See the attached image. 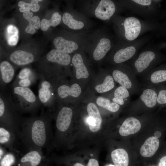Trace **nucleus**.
I'll list each match as a JSON object with an SVG mask.
<instances>
[{
    "label": "nucleus",
    "instance_id": "16",
    "mask_svg": "<svg viewBox=\"0 0 166 166\" xmlns=\"http://www.w3.org/2000/svg\"><path fill=\"white\" fill-rule=\"evenodd\" d=\"M88 114L87 122L90 130L94 132L100 129L102 121L100 112L97 106L93 103H90L87 106Z\"/></svg>",
    "mask_w": 166,
    "mask_h": 166
},
{
    "label": "nucleus",
    "instance_id": "2",
    "mask_svg": "<svg viewBox=\"0 0 166 166\" xmlns=\"http://www.w3.org/2000/svg\"><path fill=\"white\" fill-rule=\"evenodd\" d=\"M166 131V121L156 114L131 142L137 154L138 163L145 166L155 161L163 145Z\"/></svg>",
    "mask_w": 166,
    "mask_h": 166
},
{
    "label": "nucleus",
    "instance_id": "30",
    "mask_svg": "<svg viewBox=\"0 0 166 166\" xmlns=\"http://www.w3.org/2000/svg\"><path fill=\"white\" fill-rule=\"evenodd\" d=\"M114 80L112 76L107 75L105 77L102 84L97 85L95 87L96 90L100 93L110 91L115 87Z\"/></svg>",
    "mask_w": 166,
    "mask_h": 166
},
{
    "label": "nucleus",
    "instance_id": "12",
    "mask_svg": "<svg viewBox=\"0 0 166 166\" xmlns=\"http://www.w3.org/2000/svg\"><path fill=\"white\" fill-rule=\"evenodd\" d=\"M40 82L38 86V97L41 104L51 112L52 109V92L51 82L42 75H39Z\"/></svg>",
    "mask_w": 166,
    "mask_h": 166
},
{
    "label": "nucleus",
    "instance_id": "27",
    "mask_svg": "<svg viewBox=\"0 0 166 166\" xmlns=\"http://www.w3.org/2000/svg\"><path fill=\"white\" fill-rule=\"evenodd\" d=\"M18 152L8 151L0 159V166H13L16 164L19 157Z\"/></svg>",
    "mask_w": 166,
    "mask_h": 166
},
{
    "label": "nucleus",
    "instance_id": "39",
    "mask_svg": "<svg viewBox=\"0 0 166 166\" xmlns=\"http://www.w3.org/2000/svg\"><path fill=\"white\" fill-rule=\"evenodd\" d=\"M25 31L27 33L33 34L36 32V30L30 24H29L25 29Z\"/></svg>",
    "mask_w": 166,
    "mask_h": 166
},
{
    "label": "nucleus",
    "instance_id": "38",
    "mask_svg": "<svg viewBox=\"0 0 166 166\" xmlns=\"http://www.w3.org/2000/svg\"><path fill=\"white\" fill-rule=\"evenodd\" d=\"M39 1L42 0H31L30 3L29 8L32 11L36 12L38 11L40 9V6L38 4Z\"/></svg>",
    "mask_w": 166,
    "mask_h": 166
},
{
    "label": "nucleus",
    "instance_id": "28",
    "mask_svg": "<svg viewBox=\"0 0 166 166\" xmlns=\"http://www.w3.org/2000/svg\"><path fill=\"white\" fill-rule=\"evenodd\" d=\"M61 16L58 12H56L52 14L50 20L43 19L41 21L40 27L41 30L43 31H45L50 26H56L61 22Z\"/></svg>",
    "mask_w": 166,
    "mask_h": 166
},
{
    "label": "nucleus",
    "instance_id": "21",
    "mask_svg": "<svg viewBox=\"0 0 166 166\" xmlns=\"http://www.w3.org/2000/svg\"><path fill=\"white\" fill-rule=\"evenodd\" d=\"M46 58L49 62L57 63L63 65H69L71 61L69 55L57 49L50 50L47 54Z\"/></svg>",
    "mask_w": 166,
    "mask_h": 166
},
{
    "label": "nucleus",
    "instance_id": "9",
    "mask_svg": "<svg viewBox=\"0 0 166 166\" xmlns=\"http://www.w3.org/2000/svg\"><path fill=\"white\" fill-rule=\"evenodd\" d=\"M150 39V36L147 35L132 41H123L121 46L114 53L113 58V61L120 64L130 60Z\"/></svg>",
    "mask_w": 166,
    "mask_h": 166
},
{
    "label": "nucleus",
    "instance_id": "35",
    "mask_svg": "<svg viewBox=\"0 0 166 166\" xmlns=\"http://www.w3.org/2000/svg\"><path fill=\"white\" fill-rule=\"evenodd\" d=\"M96 102L99 106L106 109L111 102L109 99L101 97L97 99Z\"/></svg>",
    "mask_w": 166,
    "mask_h": 166
},
{
    "label": "nucleus",
    "instance_id": "10",
    "mask_svg": "<svg viewBox=\"0 0 166 166\" xmlns=\"http://www.w3.org/2000/svg\"><path fill=\"white\" fill-rule=\"evenodd\" d=\"M157 1L127 0L123 1V6L131 12L154 22L156 12Z\"/></svg>",
    "mask_w": 166,
    "mask_h": 166
},
{
    "label": "nucleus",
    "instance_id": "5",
    "mask_svg": "<svg viewBox=\"0 0 166 166\" xmlns=\"http://www.w3.org/2000/svg\"><path fill=\"white\" fill-rule=\"evenodd\" d=\"M158 59V52L151 45L143 49L126 63L137 76L142 77L155 67Z\"/></svg>",
    "mask_w": 166,
    "mask_h": 166
},
{
    "label": "nucleus",
    "instance_id": "46",
    "mask_svg": "<svg viewBox=\"0 0 166 166\" xmlns=\"http://www.w3.org/2000/svg\"><path fill=\"white\" fill-rule=\"evenodd\" d=\"M105 166H115L114 165V164H107Z\"/></svg>",
    "mask_w": 166,
    "mask_h": 166
},
{
    "label": "nucleus",
    "instance_id": "18",
    "mask_svg": "<svg viewBox=\"0 0 166 166\" xmlns=\"http://www.w3.org/2000/svg\"><path fill=\"white\" fill-rule=\"evenodd\" d=\"M11 61L16 65H24L32 62L34 60L33 54L24 50H16L10 56Z\"/></svg>",
    "mask_w": 166,
    "mask_h": 166
},
{
    "label": "nucleus",
    "instance_id": "25",
    "mask_svg": "<svg viewBox=\"0 0 166 166\" xmlns=\"http://www.w3.org/2000/svg\"><path fill=\"white\" fill-rule=\"evenodd\" d=\"M111 48V42L108 38L101 39L93 51L94 59L98 61L103 58Z\"/></svg>",
    "mask_w": 166,
    "mask_h": 166
},
{
    "label": "nucleus",
    "instance_id": "7",
    "mask_svg": "<svg viewBox=\"0 0 166 166\" xmlns=\"http://www.w3.org/2000/svg\"><path fill=\"white\" fill-rule=\"evenodd\" d=\"M11 94L20 113H34L42 105L38 97L29 88L12 85Z\"/></svg>",
    "mask_w": 166,
    "mask_h": 166
},
{
    "label": "nucleus",
    "instance_id": "32",
    "mask_svg": "<svg viewBox=\"0 0 166 166\" xmlns=\"http://www.w3.org/2000/svg\"><path fill=\"white\" fill-rule=\"evenodd\" d=\"M157 93V101L158 105H166V87L154 86Z\"/></svg>",
    "mask_w": 166,
    "mask_h": 166
},
{
    "label": "nucleus",
    "instance_id": "22",
    "mask_svg": "<svg viewBox=\"0 0 166 166\" xmlns=\"http://www.w3.org/2000/svg\"><path fill=\"white\" fill-rule=\"evenodd\" d=\"M53 43L56 49L68 54L77 50L78 47L76 42L66 40L61 37L56 38L53 40Z\"/></svg>",
    "mask_w": 166,
    "mask_h": 166
},
{
    "label": "nucleus",
    "instance_id": "23",
    "mask_svg": "<svg viewBox=\"0 0 166 166\" xmlns=\"http://www.w3.org/2000/svg\"><path fill=\"white\" fill-rule=\"evenodd\" d=\"M57 90L59 96L62 99L69 96L77 97L81 92V87L77 83L73 84L70 87L65 85H61L58 88Z\"/></svg>",
    "mask_w": 166,
    "mask_h": 166
},
{
    "label": "nucleus",
    "instance_id": "36",
    "mask_svg": "<svg viewBox=\"0 0 166 166\" xmlns=\"http://www.w3.org/2000/svg\"><path fill=\"white\" fill-rule=\"evenodd\" d=\"M28 21L29 24H30L35 29L38 30L40 27L41 24L40 20L39 17L37 16H33Z\"/></svg>",
    "mask_w": 166,
    "mask_h": 166
},
{
    "label": "nucleus",
    "instance_id": "17",
    "mask_svg": "<svg viewBox=\"0 0 166 166\" xmlns=\"http://www.w3.org/2000/svg\"><path fill=\"white\" fill-rule=\"evenodd\" d=\"M115 11V5L112 1L102 0L96 9L95 14L98 18L106 20L113 16Z\"/></svg>",
    "mask_w": 166,
    "mask_h": 166
},
{
    "label": "nucleus",
    "instance_id": "11",
    "mask_svg": "<svg viewBox=\"0 0 166 166\" xmlns=\"http://www.w3.org/2000/svg\"><path fill=\"white\" fill-rule=\"evenodd\" d=\"M110 157L115 166H136L138 164L137 156L130 140H127L125 146L113 150Z\"/></svg>",
    "mask_w": 166,
    "mask_h": 166
},
{
    "label": "nucleus",
    "instance_id": "1",
    "mask_svg": "<svg viewBox=\"0 0 166 166\" xmlns=\"http://www.w3.org/2000/svg\"><path fill=\"white\" fill-rule=\"evenodd\" d=\"M52 118L51 112L48 110H42L39 116L23 117L19 137L24 153L36 149L48 151L52 143Z\"/></svg>",
    "mask_w": 166,
    "mask_h": 166
},
{
    "label": "nucleus",
    "instance_id": "33",
    "mask_svg": "<svg viewBox=\"0 0 166 166\" xmlns=\"http://www.w3.org/2000/svg\"><path fill=\"white\" fill-rule=\"evenodd\" d=\"M155 162L157 166H166V151L161 149Z\"/></svg>",
    "mask_w": 166,
    "mask_h": 166
},
{
    "label": "nucleus",
    "instance_id": "6",
    "mask_svg": "<svg viewBox=\"0 0 166 166\" xmlns=\"http://www.w3.org/2000/svg\"><path fill=\"white\" fill-rule=\"evenodd\" d=\"M120 25L123 41L128 42L134 41L143 34L152 31L156 26L154 22L132 16L123 18Z\"/></svg>",
    "mask_w": 166,
    "mask_h": 166
},
{
    "label": "nucleus",
    "instance_id": "41",
    "mask_svg": "<svg viewBox=\"0 0 166 166\" xmlns=\"http://www.w3.org/2000/svg\"><path fill=\"white\" fill-rule=\"evenodd\" d=\"M8 152L7 149L0 145V159H1Z\"/></svg>",
    "mask_w": 166,
    "mask_h": 166
},
{
    "label": "nucleus",
    "instance_id": "31",
    "mask_svg": "<svg viewBox=\"0 0 166 166\" xmlns=\"http://www.w3.org/2000/svg\"><path fill=\"white\" fill-rule=\"evenodd\" d=\"M39 78L38 74L34 72L29 68H25L19 72L15 80L30 79L35 82Z\"/></svg>",
    "mask_w": 166,
    "mask_h": 166
},
{
    "label": "nucleus",
    "instance_id": "8",
    "mask_svg": "<svg viewBox=\"0 0 166 166\" xmlns=\"http://www.w3.org/2000/svg\"><path fill=\"white\" fill-rule=\"evenodd\" d=\"M120 64L119 68L114 69L112 72V77L114 80L121 86L127 89L131 95H139L142 86L137 76L127 64Z\"/></svg>",
    "mask_w": 166,
    "mask_h": 166
},
{
    "label": "nucleus",
    "instance_id": "45",
    "mask_svg": "<svg viewBox=\"0 0 166 166\" xmlns=\"http://www.w3.org/2000/svg\"><path fill=\"white\" fill-rule=\"evenodd\" d=\"M162 149L166 151V143L164 142L163 145Z\"/></svg>",
    "mask_w": 166,
    "mask_h": 166
},
{
    "label": "nucleus",
    "instance_id": "15",
    "mask_svg": "<svg viewBox=\"0 0 166 166\" xmlns=\"http://www.w3.org/2000/svg\"><path fill=\"white\" fill-rule=\"evenodd\" d=\"M20 144L17 134L4 127L0 126V145L10 151H17V146Z\"/></svg>",
    "mask_w": 166,
    "mask_h": 166
},
{
    "label": "nucleus",
    "instance_id": "34",
    "mask_svg": "<svg viewBox=\"0 0 166 166\" xmlns=\"http://www.w3.org/2000/svg\"><path fill=\"white\" fill-rule=\"evenodd\" d=\"M35 82L30 79H25L20 80H15L13 83V86H18L23 87H28Z\"/></svg>",
    "mask_w": 166,
    "mask_h": 166
},
{
    "label": "nucleus",
    "instance_id": "13",
    "mask_svg": "<svg viewBox=\"0 0 166 166\" xmlns=\"http://www.w3.org/2000/svg\"><path fill=\"white\" fill-rule=\"evenodd\" d=\"M72 116V110L69 107L64 106L60 110L56 119L55 125L57 134H63L68 131Z\"/></svg>",
    "mask_w": 166,
    "mask_h": 166
},
{
    "label": "nucleus",
    "instance_id": "40",
    "mask_svg": "<svg viewBox=\"0 0 166 166\" xmlns=\"http://www.w3.org/2000/svg\"><path fill=\"white\" fill-rule=\"evenodd\" d=\"M33 14L30 11H28L23 13V16L28 21L30 20L33 17Z\"/></svg>",
    "mask_w": 166,
    "mask_h": 166
},
{
    "label": "nucleus",
    "instance_id": "19",
    "mask_svg": "<svg viewBox=\"0 0 166 166\" xmlns=\"http://www.w3.org/2000/svg\"><path fill=\"white\" fill-rule=\"evenodd\" d=\"M0 83L2 88L13 79L15 74L14 69L9 62L3 61L0 64Z\"/></svg>",
    "mask_w": 166,
    "mask_h": 166
},
{
    "label": "nucleus",
    "instance_id": "37",
    "mask_svg": "<svg viewBox=\"0 0 166 166\" xmlns=\"http://www.w3.org/2000/svg\"><path fill=\"white\" fill-rule=\"evenodd\" d=\"M121 108L120 105L114 102H111L106 110L112 112L116 113L119 111Z\"/></svg>",
    "mask_w": 166,
    "mask_h": 166
},
{
    "label": "nucleus",
    "instance_id": "29",
    "mask_svg": "<svg viewBox=\"0 0 166 166\" xmlns=\"http://www.w3.org/2000/svg\"><path fill=\"white\" fill-rule=\"evenodd\" d=\"M62 19L64 23L72 29H80L82 28L84 25L82 22L74 19L72 16L67 12L63 14Z\"/></svg>",
    "mask_w": 166,
    "mask_h": 166
},
{
    "label": "nucleus",
    "instance_id": "14",
    "mask_svg": "<svg viewBox=\"0 0 166 166\" xmlns=\"http://www.w3.org/2000/svg\"><path fill=\"white\" fill-rule=\"evenodd\" d=\"M44 157L42 149H33L24 153L15 166H39Z\"/></svg>",
    "mask_w": 166,
    "mask_h": 166
},
{
    "label": "nucleus",
    "instance_id": "44",
    "mask_svg": "<svg viewBox=\"0 0 166 166\" xmlns=\"http://www.w3.org/2000/svg\"><path fill=\"white\" fill-rule=\"evenodd\" d=\"M145 166H157V165L156 163H155L154 162H153L148 164Z\"/></svg>",
    "mask_w": 166,
    "mask_h": 166
},
{
    "label": "nucleus",
    "instance_id": "3",
    "mask_svg": "<svg viewBox=\"0 0 166 166\" xmlns=\"http://www.w3.org/2000/svg\"><path fill=\"white\" fill-rule=\"evenodd\" d=\"M11 94L3 89L1 91L0 126L14 132L19 138L23 117L19 114Z\"/></svg>",
    "mask_w": 166,
    "mask_h": 166
},
{
    "label": "nucleus",
    "instance_id": "24",
    "mask_svg": "<svg viewBox=\"0 0 166 166\" xmlns=\"http://www.w3.org/2000/svg\"><path fill=\"white\" fill-rule=\"evenodd\" d=\"M72 61L75 68L76 78L77 79L87 78L89 73L84 64L81 55L78 53L75 54L72 58Z\"/></svg>",
    "mask_w": 166,
    "mask_h": 166
},
{
    "label": "nucleus",
    "instance_id": "43",
    "mask_svg": "<svg viewBox=\"0 0 166 166\" xmlns=\"http://www.w3.org/2000/svg\"><path fill=\"white\" fill-rule=\"evenodd\" d=\"M50 163L43 160L39 166H50Z\"/></svg>",
    "mask_w": 166,
    "mask_h": 166
},
{
    "label": "nucleus",
    "instance_id": "26",
    "mask_svg": "<svg viewBox=\"0 0 166 166\" xmlns=\"http://www.w3.org/2000/svg\"><path fill=\"white\" fill-rule=\"evenodd\" d=\"M18 29L12 25L8 26L6 28V36L8 44L11 46H14L18 43L19 36Z\"/></svg>",
    "mask_w": 166,
    "mask_h": 166
},
{
    "label": "nucleus",
    "instance_id": "42",
    "mask_svg": "<svg viewBox=\"0 0 166 166\" xmlns=\"http://www.w3.org/2000/svg\"><path fill=\"white\" fill-rule=\"evenodd\" d=\"M19 11L21 12H25L28 11H30V10L28 8L22 6L20 7L19 9Z\"/></svg>",
    "mask_w": 166,
    "mask_h": 166
},
{
    "label": "nucleus",
    "instance_id": "20",
    "mask_svg": "<svg viewBox=\"0 0 166 166\" xmlns=\"http://www.w3.org/2000/svg\"><path fill=\"white\" fill-rule=\"evenodd\" d=\"M131 94L128 90L125 87L120 86L115 90L112 100L113 102L126 108L130 101Z\"/></svg>",
    "mask_w": 166,
    "mask_h": 166
},
{
    "label": "nucleus",
    "instance_id": "4",
    "mask_svg": "<svg viewBox=\"0 0 166 166\" xmlns=\"http://www.w3.org/2000/svg\"><path fill=\"white\" fill-rule=\"evenodd\" d=\"M139 98L131 102L125 110L127 115H139L154 112L158 105L157 93L154 87L143 86Z\"/></svg>",
    "mask_w": 166,
    "mask_h": 166
}]
</instances>
